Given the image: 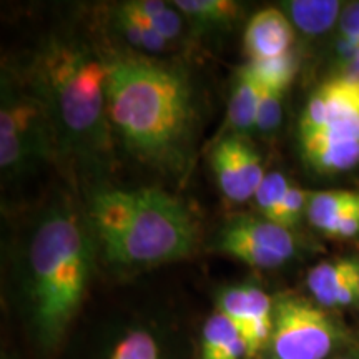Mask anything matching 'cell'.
<instances>
[{"instance_id":"obj_1","label":"cell","mask_w":359,"mask_h":359,"mask_svg":"<svg viewBox=\"0 0 359 359\" xmlns=\"http://www.w3.org/2000/svg\"><path fill=\"white\" fill-rule=\"evenodd\" d=\"M107 114L143 163L165 172L185 167L196 110L191 85L180 70L142 58L107 64Z\"/></svg>"},{"instance_id":"obj_2","label":"cell","mask_w":359,"mask_h":359,"mask_svg":"<svg viewBox=\"0 0 359 359\" xmlns=\"http://www.w3.org/2000/svg\"><path fill=\"white\" fill-rule=\"evenodd\" d=\"M32 92L47 110L57 147L87 167L110 158L107 64L79 45L52 42L34 60Z\"/></svg>"},{"instance_id":"obj_3","label":"cell","mask_w":359,"mask_h":359,"mask_svg":"<svg viewBox=\"0 0 359 359\" xmlns=\"http://www.w3.org/2000/svg\"><path fill=\"white\" fill-rule=\"evenodd\" d=\"M92 224L62 201L43 215L27 253V291L45 346L65 333L87 293L93 268Z\"/></svg>"},{"instance_id":"obj_4","label":"cell","mask_w":359,"mask_h":359,"mask_svg":"<svg viewBox=\"0 0 359 359\" xmlns=\"http://www.w3.org/2000/svg\"><path fill=\"white\" fill-rule=\"evenodd\" d=\"M88 218L107 259L125 266L175 262L196 243L190 212L158 188L97 193Z\"/></svg>"},{"instance_id":"obj_5","label":"cell","mask_w":359,"mask_h":359,"mask_svg":"<svg viewBox=\"0 0 359 359\" xmlns=\"http://www.w3.org/2000/svg\"><path fill=\"white\" fill-rule=\"evenodd\" d=\"M304 160L320 173L348 172L359 163V79L327 80L309 98L299 120Z\"/></svg>"},{"instance_id":"obj_6","label":"cell","mask_w":359,"mask_h":359,"mask_svg":"<svg viewBox=\"0 0 359 359\" xmlns=\"http://www.w3.org/2000/svg\"><path fill=\"white\" fill-rule=\"evenodd\" d=\"M346 346V331L326 309L288 293L275 298L271 336L257 359H333Z\"/></svg>"},{"instance_id":"obj_7","label":"cell","mask_w":359,"mask_h":359,"mask_svg":"<svg viewBox=\"0 0 359 359\" xmlns=\"http://www.w3.org/2000/svg\"><path fill=\"white\" fill-rule=\"evenodd\" d=\"M57 148L55 133L43 103L35 93L15 92L4 83L0 107V167L20 175Z\"/></svg>"},{"instance_id":"obj_8","label":"cell","mask_w":359,"mask_h":359,"mask_svg":"<svg viewBox=\"0 0 359 359\" xmlns=\"http://www.w3.org/2000/svg\"><path fill=\"white\" fill-rule=\"evenodd\" d=\"M215 246L253 268H280L298 251L291 230L253 217L231 218L222 228Z\"/></svg>"},{"instance_id":"obj_9","label":"cell","mask_w":359,"mask_h":359,"mask_svg":"<svg viewBox=\"0 0 359 359\" xmlns=\"http://www.w3.org/2000/svg\"><path fill=\"white\" fill-rule=\"evenodd\" d=\"M273 308L275 298L257 286H231L218 296V311L226 314L243 336L248 359H257L268 344L273 331Z\"/></svg>"},{"instance_id":"obj_10","label":"cell","mask_w":359,"mask_h":359,"mask_svg":"<svg viewBox=\"0 0 359 359\" xmlns=\"http://www.w3.org/2000/svg\"><path fill=\"white\" fill-rule=\"evenodd\" d=\"M306 286L323 309L351 306L359 302V262L343 258L318 263L309 269Z\"/></svg>"},{"instance_id":"obj_11","label":"cell","mask_w":359,"mask_h":359,"mask_svg":"<svg viewBox=\"0 0 359 359\" xmlns=\"http://www.w3.org/2000/svg\"><path fill=\"white\" fill-rule=\"evenodd\" d=\"M294 40L291 20L280 8H263L251 17L245 30V50L250 62H263L290 53Z\"/></svg>"},{"instance_id":"obj_12","label":"cell","mask_w":359,"mask_h":359,"mask_svg":"<svg viewBox=\"0 0 359 359\" xmlns=\"http://www.w3.org/2000/svg\"><path fill=\"white\" fill-rule=\"evenodd\" d=\"M259 105V82L251 67L246 64L236 74L230 103L226 111V127L233 137H248L257 130Z\"/></svg>"},{"instance_id":"obj_13","label":"cell","mask_w":359,"mask_h":359,"mask_svg":"<svg viewBox=\"0 0 359 359\" xmlns=\"http://www.w3.org/2000/svg\"><path fill=\"white\" fill-rule=\"evenodd\" d=\"M238 140L240 137H233V135L222 138L213 147L210 161H212L213 173L223 195L228 200L241 203V201L253 198V193L246 183L243 167H241Z\"/></svg>"},{"instance_id":"obj_14","label":"cell","mask_w":359,"mask_h":359,"mask_svg":"<svg viewBox=\"0 0 359 359\" xmlns=\"http://www.w3.org/2000/svg\"><path fill=\"white\" fill-rule=\"evenodd\" d=\"M201 359H248V346L233 321L222 311H215L201 330Z\"/></svg>"},{"instance_id":"obj_15","label":"cell","mask_w":359,"mask_h":359,"mask_svg":"<svg viewBox=\"0 0 359 359\" xmlns=\"http://www.w3.org/2000/svg\"><path fill=\"white\" fill-rule=\"evenodd\" d=\"M359 206V193L351 190H326L309 193L306 218L314 228L326 233L341 217Z\"/></svg>"},{"instance_id":"obj_16","label":"cell","mask_w":359,"mask_h":359,"mask_svg":"<svg viewBox=\"0 0 359 359\" xmlns=\"http://www.w3.org/2000/svg\"><path fill=\"white\" fill-rule=\"evenodd\" d=\"M291 24L306 35H321L336 24L341 4L336 0H294L285 4Z\"/></svg>"},{"instance_id":"obj_17","label":"cell","mask_w":359,"mask_h":359,"mask_svg":"<svg viewBox=\"0 0 359 359\" xmlns=\"http://www.w3.org/2000/svg\"><path fill=\"white\" fill-rule=\"evenodd\" d=\"M172 6L201 30L230 25L240 12V6L230 0H175Z\"/></svg>"},{"instance_id":"obj_18","label":"cell","mask_w":359,"mask_h":359,"mask_svg":"<svg viewBox=\"0 0 359 359\" xmlns=\"http://www.w3.org/2000/svg\"><path fill=\"white\" fill-rule=\"evenodd\" d=\"M291 182L286 175L280 172H269L264 177L263 183L255 193L253 200L257 203L262 218L278 224V215H280L283 200H285Z\"/></svg>"},{"instance_id":"obj_19","label":"cell","mask_w":359,"mask_h":359,"mask_svg":"<svg viewBox=\"0 0 359 359\" xmlns=\"http://www.w3.org/2000/svg\"><path fill=\"white\" fill-rule=\"evenodd\" d=\"M116 25L127 40L135 47L142 50L158 53L167 48V40L161 37L160 34L155 32V29L148 22L137 19V17L128 15L123 11H116Z\"/></svg>"},{"instance_id":"obj_20","label":"cell","mask_w":359,"mask_h":359,"mask_svg":"<svg viewBox=\"0 0 359 359\" xmlns=\"http://www.w3.org/2000/svg\"><path fill=\"white\" fill-rule=\"evenodd\" d=\"M248 64L259 82L280 92L288 90L296 74V60L291 52L286 55L269 58V60L248 62Z\"/></svg>"},{"instance_id":"obj_21","label":"cell","mask_w":359,"mask_h":359,"mask_svg":"<svg viewBox=\"0 0 359 359\" xmlns=\"http://www.w3.org/2000/svg\"><path fill=\"white\" fill-rule=\"evenodd\" d=\"M250 65V64H248ZM257 77V75H255ZM259 82V80H258ZM285 92L266 87L259 82V105L257 116V132L259 133H273L278 130L281 123L283 107L281 100Z\"/></svg>"},{"instance_id":"obj_22","label":"cell","mask_w":359,"mask_h":359,"mask_svg":"<svg viewBox=\"0 0 359 359\" xmlns=\"http://www.w3.org/2000/svg\"><path fill=\"white\" fill-rule=\"evenodd\" d=\"M110 359H160V349L147 331H132L116 344Z\"/></svg>"},{"instance_id":"obj_23","label":"cell","mask_w":359,"mask_h":359,"mask_svg":"<svg viewBox=\"0 0 359 359\" xmlns=\"http://www.w3.org/2000/svg\"><path fill=\"white\" fill-rule=\"evenodd\" d=\"M309 200V193L304 191L303 188L296 187L291 183L286 193L285 200H283L280 215H278V224L291 230V228L298 224L302 219L303 213L306 215V206Z\"/></svg>"},{"instance_id":"obj_24","label":"cell","mask_w":359,"mask_h":359,"mask_svg":"<svg viewBox=\"0 0 359 359\" xmlns=\"http://www.w3.org/2000/svg\"><path fill=\"white\" fill-rule=\"evenodd\" d=\"M185 17L180 13L175 7H167L163 12L158 13L155 19L150 20V25L154 27L155 32L160 34L167 42L175 40L182 34V27Z\"/></svg>"},{"instance_id":"obj_25","label":"cell","mask_w":359,"mask_h":359,"mask_svg":"<svg viewBox=\"0 0 359 359\" xmlns=\"http://www.w3.org/2000/svg\"><path fill=\"white\" fill-rule=\"evenodd\" d=\"M325 235L338 238V240H349V238L359 236V206L341 217Z\"/></svg>"},{"instance_id":"obj_26","label":"cell","mask_w":359,"mask_h":359,"mask_svg":"<svg viewBox=\"0 0 359 359\" xmlns=\"http://www.w3.org/2000/svg\"><path fill=\"white\" fill-rule=\"evenodd\" d=\"M341 30L344 34V45H346L344 52L348 55L359 47V6L351 7L344 13L341 20Z\"/></svg>"},{"instance_id":"obj_27","label":"cell","mask_w":359,"mask_h":359,"mask_svg":"<svg viewBox=\"0 0 359 359\" xmlns=\"http://www.w3.org/2000/svg\"><path fill=\"white\" fill-rule=\"evenodd\" d=\"M333 359H359V349H346L343 354H338Z\"/></svg>"}]
</instances>
